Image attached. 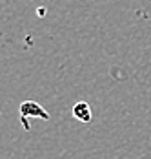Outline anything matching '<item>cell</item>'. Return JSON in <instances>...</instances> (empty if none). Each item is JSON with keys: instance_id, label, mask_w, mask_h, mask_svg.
I'll use <instances>...</instances> for the list:
<instances>
[{"instance_id": "cell-1", "label": "cell", "mask_w": 151, "mask_h": 159, "mask_svg": "<svg viewBox=\"0 0 151 159\" xmlns=\"http://www.w3.org/2000/svg\"><path fill=\"white\" fill-rule=\"evenodd\" d=\"M20 115L22 117H40V119H49V113L40 108V104L33 102V101H24L20 104Z\"/></svg>"}, {"instance_id": "cell-2", "label": "cell", "mask_w": 151, "mask_h": 159, "mask_svg": "<svg viewBox=\"0 0 151 159\" xmlns=\"http://www.w3.org/2000/svg\"><path fill=\"white\" fill-rule=\"evenodd\" d=\"M73 117L78 119V121H82V123H89L91 119H93L91 106L88 104V102H84V101L76 102L75 106H73Z\"/></svg>"}]
</instances>
